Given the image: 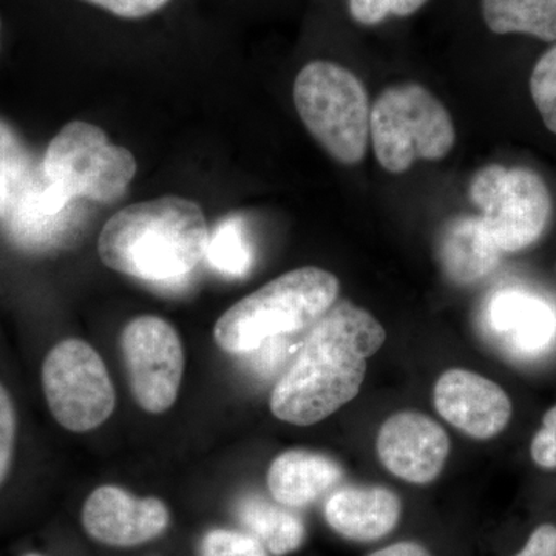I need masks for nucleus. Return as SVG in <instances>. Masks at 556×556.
I'll use <instances>...</instances> for the list:
<instances>
[{
  "label": "nucleus",
  "mask_w": 556,
  "mask_h": 556,
  "mask_svg": "<svg viewBox=\"0 0 556 556\" xmlns=\"http://www.w3.org/2000/svg\"><path fill=\"white\" fill-rule=\"evenodd\" d=\"M378 318L354 303H334L311 327L308 338L269 397L273 415L308 427L353 401L367 376L368 358L386 343Z\"/></svg>",
  "instance_id": "nucleus-1"
},
{
  "label": "nucleus",
  "mask_w": 556,
  "mask_h": 556,
  "mask_svg": "<svg viewBox=\"0 0 556 556\" xmlns=\"http://www.w3.org/2000/svg\"><path fill=\"white\" fill-rule=\"evenodd\" d=\"M207 243L200 204L167 195L116 212L101 230L98 254L108 268L124 276L174 283L203 262Z\"/></svg>",
  "instance_id": "nucleus-2"
},
{
  "label": "nucleus",
  "mask_w": 556,
  "mask_h": 556,
  "mask_svg": "<svg viewBox=\"0 0 556 556\" xmlns=\"http://www.w3.org/2000/svg\"><path fill=\"white\" fill-rule=\"evenodd\" d=\"M339 292V278L327 269L289 270L230 306L215 324V343L226 353H248L266 340L313 327Z\"/></svg>",
  "instance_id": "nucleus-3"
},
{
  "label": "nucleus",
  "mask_w": 556,
  "mask_h": 556,
  "mask_svg": "<svg viewBox=\"0 0 556 556\" xmlns=\"http://www.w3.org/2000/svg\"><path fill=\"white\" fill-rule=\"evenodd\" d=\"M294 104L318 146L343 166H356L369 144L368 91L350 70L328 61H313L300 70Z\"/></svg>",
  "instance_id": "nucleus-4"
},
{
  "label": "nucleus",
  "mask_w": 556,
  "mask_h": 556,
  "mask_svg": "<svg viewBox=\"0 0 556 556\" xmlns=\"http://www.w3.org/2000/svg\"><path fill=\"white\" fill-rule=\"evenodd\" d=\"M369 139L376 160L390 174H404L417 160L439 161L452 152L456 129L445 105L426 87L397 84L371 108Z\"/></svg>",
  "instance_id": "nucleus-5"
},
{
  "label": "nucleus",
  "mask_w": 556,
  "mask_h": 556,
  "mask_svg": "<svg viewBox=\"0 0 556 556\" xmlns=\"http://www.w3.org/2000/svg\"><path fill=\"white\" fill-rule=\"evenodd\" d=\"M40 170L65 200L113 204L126 195L137 161L129 150L109 141L101 127L72 121L51 139Z\"/></svg>",
  "instance_id": "nucleus-6"
},
{
  "label": "nucleus",
  "mask_w": 556,
  "mask_h": 556,
  "mask_svg": "<svg viewBox=\"0 0 556 556\" xmlns=\"http://www.w3.org/2000/svg\"><path fill=\"white\" fill-rule=\"evenodd\" d=\"M468 192L501 252L522 251L546 232L552 195L535 170L490 164L475 174Z\"/></svg>",
  "instance_id": "nucleus-7"
},
{
  "label": "nucleus",
  "mask_w": 556,
  "mask_h": 556,
  "mask_svg": "<svg viewBox=\"0 0 556 556\" xmlns=\"http://www.w3.org/2000/svg\"><path fill=\"white\" fill-rule=\"evenodd\" d=\"M42 390L51 416L73 433L102 426L116 405L115 387L104 361L80 339L62 340L47 353Z\"/></svg>",
  "instance_id": "nucleus-8"
},
{
  "label": "nucleus",
  "mask_w": 556,
  "mask_h": 556,
  "mask_svg": "<svg viewBox=\"0 0 556 556\" xmlns=\"http://www.w3.org/2000/svg\"><path fill=\"white\" fill-rule=\"evenodd\" d=\"M121 348L139 407L150 415L174 407L185 375V350L177 329L164 318L139 316L124 327Z\"/></svg>",
  "instance_id": "nucleus-9"
},
{
  "label": "nucleus",
  "mask_w": 556,
  "mask_h": 556,
  "mask_svg": "<svg viewBox=\"0 0 556 556\" xmlns=\"http://www.w3.org/2000/svg\"><path fill=\"white\" fill-rule=\"evenodd\" d=\"M80 521L98 543L127 548L163 535L170 511L159 497H138L121 486L101 485L84 503Z\"/></svg>",
  "instance_id": "nucleus-10"
},
{
  "label": "nucleus",
  "mask_w": 556,
  "mask_h": 556,
  "mask_svg": "<svg viewBox=\"0 0 556 556\" xmlns=\"http://www.w3.org/2000/svg\"><path fill=\"white\" fill-rule=\"evenodd\" d=\"M380 463L409 484L437 481L450 455L447 431L430 416L401 412L388 417L376 442Z\"/></svg>",
  "instance_id": "nucleus-11"
},
{
  "label": "nucleus",
  "mask_w": 556,
  "mask_h": 556,
  "mask_svg": "<svg viewBox=\"0 0 556 556\" xmlns=\"http://www.w3.org/2000/svg\"><path fill=\"white\" fill-rule=\"evenodd\" d=\"M439 415L467 437L495 438L511 419L510 397L493 380L453 368L438 379L433 393Z\"/></svg>",
  "instance_id": "nucleus-12"
},
{
  "label": "nucleus",
  "mask_w": 556,
  "mask_h": 556,
  "mask_svg": "<svg viewBox=\"0 0 556 556\" xmlns=\"http://www.w3.org/2000/svg\"><path fill=\"white\" fill-rule=\"evenodd\" d=\"M490 332L518 356L543 354L556 339V313L546 300L522 289H503L485 309Z\"/></svg>",
  "instance_id": "nucleus-13"
},
{
  "label": "nucleus",
  "mask_w": 556,
  "mask_h": 556,
  "mask_svg": "<svg viewBox=\"0 0 556 556\" xmlns=\"http://www.w3.org/2000/svg\"><path fill=\"white\" fill-rule=\"evenodd\" d=\"M324 514L338 535L354 543H372L396 529L402 503L386 486H343L328 497Z\"/></svg>",
  "instance_id": "nucleus-14"
},
{
  "label": "nucleus",
  "mask_w": 556,
  "mask_h": 556,
  "mask_svg": "<svg viewBox=\"0 0 556 556\" xmlns=\"http://www.w3.org/2000/svg\"><path fill=\"white\" fill-rule=\"evenodd\" d=\"M342 478V467L331 457L309 450H288L273 460L266 479L277 504L302 508L316 503Z\"/></svg>",
  "instance_id": "nucleus-15"
},
{
  "label": "nucleus",
  "mask_w": 556,
  "mask_h": 556,
  "mask_svg": "<svg viewBox=\"0 0 556 556\" xmlns=\"http://www.w3.org/2000/svg\"><path fill=\"white\" fill-rule=\"evenodd\" d=\"M439 258L453 283L471 285L496 268L501 251L479 215H460L445 226L439 240Z\"/></svg>",
  "instance_id": "nucleus-16"
},
{
  "label": "nucleus",
  "mask_w": 556,
  "mask_h": 556,
  "mask_svg": "<svg viewBox=\"0 0 556 556\" xmlns=\"http://www.w3.org/2000/svg\"><path fill=\"white\" fill-rule=\"evenodd\" d=\"M237 514L248 533L257 538L270 555L287 556L305 543L306 527L288 507L249 496L241 501Z\"/></svg>",
  "instance_id": "nucleus-17"
},
{
  "label": "nucleus",
  "mask_w": 556,
  "mask_h": 556,
  "mask_svg": "<svg viewBox=\"0 0 556 556\" xmlns=\"http://www.w3.org/2000/svg\"><path fill=\"white\" fill-rule=\"evenodd\" d=\"M482 16L496 35L522 33L556 40V0H482Z\"/></svg>",
  "instance_id": "nucleus-18"
},
{
  "label": "nucleus",
  "mask_w": 556,
  "mask_h": 556,
  "mask_svg": "<svg viewBox=\"0 0 556 556\" xmlns=\"http://www.w3.org/2000/svg\"><path fill=\"white\" fill-rule=\"evenodd\" d=\"M36 172L20 135L0 121V218L9 217Z\"/></svg>",
  "instance_id": "nucleus-19"
},
{
  "label": "nucleus",
  "mask_w": 556,
  "mask_h": 556,
  "mask_svg": "<svg viewBox=\"0 0 556 556\" xmlns=\"http://www.w3.org/2000/svg\"><path fill=\"white\" fill-rule=\"evenodd\" d=\"M208 265L229 277L247 276L251 269L252 249L247 230L239 217H229L218 223L208 233L206 257Z\"/></svg>",
  "instance_id": "nucleus-20"
},
{
  "label": "nucleus",
  "mask_w": 556,
  "mask_h": 556,
  "mask_svg": "<svg viewBox=\"0 0 556 556\" xmlns=\"http://www.w3.org/2000/svg\"><path fill=\"white\" fill-rule=\"evenodd\" d=\"M530 94L547 129L556 135V46L536 62L530 76Z\"/></svg>",
  "instance_id": "nucleus-21"
},
{
  "label": "nucleus",
  "mask_w": 556,
  "mask_h": 556,
  "mask_svg": "<svg viewBox=\"0 0 556 556\" xmlns=\"http://www.w3.org/2000/svg\"><path fill=\"white\" fill-rule=\"evenodd\" d=\"M200 556H269V552L251 533L214 529L201 540Z\"/></svg>",
  "instance_id": "nucleus-22"
},
{
  "label": "nucleus",
  "mask_w": 556,
  "mask_h": 556,
  "mask_svg": "<svg viewBox=\"0 0 556 556\" xmlns=\"http://www.w3.org/2000/svg\"><path fill=\"white\" fill-rule=\"evenodd\" d=\"M428 0H350V13L362 25H378L388 16L407 17Z\"/></svg>",
  "instance_id": "nucleus-23"
},
{
  "label": "nucleus",
  "mask_w": 556,
  "mask_h": 556,
  "mask_svg": "<svg viewBox=\"0 0 556 556\" xmlns=\"http://www.w3.org/2000/svg\"><path fill=\"white\" fill-rule=\"evenodd\" d=\"M17 439V412L9 388L0 382V486L13 467Z\"/></svg>",
  "instance_id": "nucleus-24"
},
{
  "label": "nucleus",
  "mask_w": 556,
  "mask_h": 556,
  "mask_svg": "<svg viewBox=\"0 0 556 556\" xmlns=\"http://www.w3.org/2000/svg\"><path fill=\"white\" fill-rule=\"evenodd\" d=\"M91 5L124 17V20H142L167 5L170 0H84Z\"/></svg>",
  "instance_id": "nucleus-25"
},
{
  "label": "nucleus",
  "mask_w": 556,
  "mask_h": 556,
  "mask_svg": "<svg viewBox=\"0 0 556 556\" xmlns=\"http://www.w3.org/2000/svg\"><path fill=\"white\" fill-rule=\"evenodd\" d=\"M514 556H556V526L551 522L538 526Z\"/></svg>",
  "instance_id": "nucleus-26"
},
{
  "label": "nucleus",
  "mask_w": 556,
  "mask_h": 556,
  "mask_svg": "<svg viewBox=\"0 0 556 556\" xmlns=\"http://www.w3.org/2000/svg\"><path fill=\"white\" fill-rule=\"evenodd\" d=\"M530 455L536 466L547 468V470L556 468V433L541 428L530 445Z\"/></svg>",
  "instance_id": "nucleus-27"
},
{
  "label": "nucleus",
  "mask_w": 556,
  "mask_h": 556,
  "mask_svg": "<svg viewBox=\"0 0 556 556\" xmlns=\"http://www.w3.org/2000/svg\"><path fill=\"white\" fill-rule=\"evenodd\" d=\"M368 556H433L426 546L413 541H401V543L391 544L379 551L372 552Z\"/></svg>",
  "instance_id": "nucleus-28"
},
{
  "label": "nucleus",
  "mask_w": 556,
  "mask_h": 556,
  "mask_svg": "<svg viewBox=\"0 0 556 556\" xmlns=\"http://www.w3.org/2000/svg\"><path fill=\"white\" fill-rule=\"evenodd\" d=\"M543 428L546 430L554 431L556 433V405L548 409L546 415L543 417Z\"/></svg>",
  "instance_id": "nucleus-29"
},
{
  "label": "nucleus",
  "mask_w": 556,
  "mask_h": 556,
  "mask_svg": "<svg viewBox=\"0 0 556 556\" xmlns=\"http://www.w3.org/2000/svg\"><path fill=\"white\" fill-rule=\"evenodd\" d=\"M0 38H2V21H0Z\"/></svg>",
  "instance_id": "nucleus-30"
},
{
  "label": "nucleus",
  "mask_w": 556,
  "mask_h": 556,
  "mask_svg": "<svg viewBox=\"0 0 556 556\" xmlns=\"http://www.w3.org/2000/svg\"><path fill=\"white\" fill-rule=\"evenodd\" d=\"M25 556H42V555H39V554H28V555H25Z\"/></svg>",
  "instance_id": "nucleus-31"
}]
</instances>
